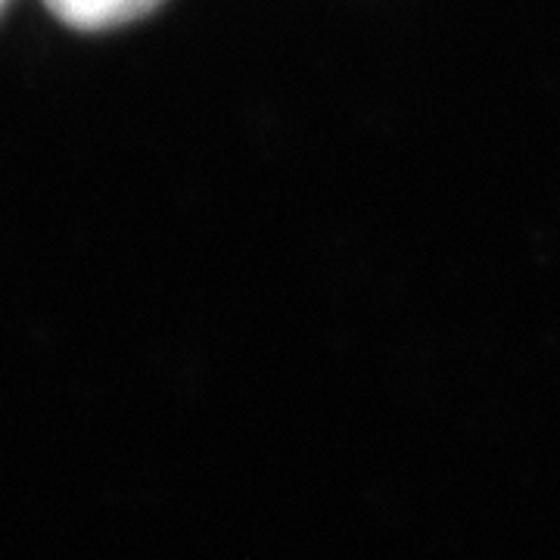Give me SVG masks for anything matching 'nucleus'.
I'll list each match as a JSON object with an SVG mask.
<instances>
[{
	"mask_svg": "<svg viewBox=\"0 0 560 560\" xmlns=\"http://www.w3.org/2000/svg\"><path fill=\"white\" fill-rule=\"evenodd\" d=\"M47 10L75 32H106L143 20L162 0H44Z\"/></svg>",
	"mask_w": 560,
	"mask_h": 560,
	"instance_id": "f257e3e1",
	"label": "nucleus"
},
{
	"mask_svg": "<svg viewBox=\"0 0 560 560\" xmlns=\"http://www.w3.org/2000/svg\"><path fill=\"white\" fill-rule=\"evenodd\" d=\"M3 7H7V0H0V10H3Z\"/></svg>",
	"mask_w": 560,
	"mask_h": 560,
	"instance_id": "f03ea898",
	"label": "nucleus"
}]
</instances>
